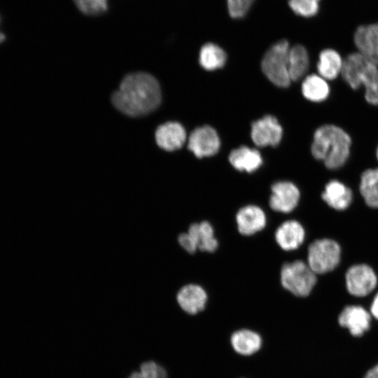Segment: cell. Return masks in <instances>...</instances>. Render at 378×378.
Instances as JSON below:
<instances>
[{
  "label": "cell",
  "instance_id": "1",
  "mask_svg": "<svg viewBox=\"0 0 378 378\" xmlns=\"http://www.w3.org/2000/svg\"><path fill=\"white\" fill-rule=\"evenodd\" d=\"M114 106L122 113L139 117L155 110L161 102L158 80L146 72L127 75L111 97Z\"/></svg>",
  "mask_w": 378,
  "mask_h": 378
},
{
  "label": "cell",
  "instance_id": "2",
  "mask_svg": "<svg viewBox=\"0 0 378 378\" xmlns=\"http://www.w3.org/2000/svg\"><path fill=\"white\" fill-rule=\"evenodd\" d=\"M351 145V139L343 129L324 125L314 134L311 152L315 159L323 161L328 169H337L347 161Z\"/></svg>",
  "mask_w": 378,
  "mask_h": 378
},
{
  "label": "cell",
  "instance_id": "3",
  "mask_svg": "<svg viewBox=\"0 0 378 378\" xmlns=\"http://www.w3.org/2000/svg\"><path fill=\"white\" fill-rule=\"evenodd\" d=\"M341 75L353 90L363 85L365 100L378 105V66L360 52H352L343 61Z\"/></svg>",
  "mask_w": 378,
  "mask_h": 378
},
{
  "label": "cell",
  "instance_id": "4",
  "mask_svg": "<svg viewBox=\"0 0 378 378\" xmlns=\"http://www.w3.org/2000/svg\"><path fill=\"white\" fill-rule=\"evenodd\" d=\"M289 50L286 40L279 41L266 51L261 62L265 75L278 87L286 88L291 81L288 72Z\"/></svg>",
  "mask_w": 378,
  "mask_h": 378
},
{
  "label": "cell",
  "instance_id": "5",
  "mask_svg": "<svg viewBox=\"0 0 378 378\" xmlns=\"http://www.w3.org/2000/svg\"><path fill=\"white\" fill-rule=\"evenodd\" d=\"M280 280L283 287L292 294L306 297L315 286L316 276L307 263L298 260L283 265Z\"/></svg>",
  "mask_w": 378,
  "mask_h": 378
},
{
  "label": "cell",
  "instance_id": "6",
  "mask_svg": "<svg viewBox=\"0 0 378 378\" xmlns=\"http://www.w3.org/2000/svg\"><path fill=\"white\" fill-rule=\"evenodd\" d=\"M340 253V246L335 241L318 239L309 246L307 264L316 274L327 273L337 266Z\"/></svg>",
  "mask_w": 378,
  "mask_h": 378
},
{
  "label": "cell",
  "instance_id": "7",
  "mask_svg": "<svg viewBox=\"0 0 378 378\" xmlns=\"http://www.w3.org/2000/svg\"><path fill=\"white\" fill-rule=\"evenodd\" d=\"M178 241L190 253H194L197 249L214 252L218 245L213 227L206 220L190 225L188 232L181 233L178 236Z\"/></svg>",
  "mask_w": 378,
  "mask_h": 378
},
{
  "label": "cell",
  "instance_id": "8",
  "mask_svg": "<svg viewBox=\"0 0 378 378\" xmlns=\"http://www.w3.org/2000/svg\"><path fill=\"white\" fill-rule=\"evenodd\" d=\"M377 282L374 272L367 265H353L346 274L347 290L355 296L363 297L368 295L374 290Z\"/></svg>",
  "mask_w": 378,
  "mask_h": 378
},
{
  "label": "cell",
  "instance_id": "9",
  "mask_svg": "<svg viewBox=\"0 0 378 378\" xmlns=\"http://www.w3.org/2000/svg\"><path fill=\"white\" fill-rule=\"evenodd\" d=\"M220 141L217 132L211 126L195 129L188 138V148L197 158L215 155L219 150Z\"/></svg>",
  "mask_w": 378,
  "mask_h": 378
},
{
  "label": "cell",
  "instance_id": "10",
  "mask_svg": "<svg viewBox=\"0 0 378 378\" xmlns=\"http://www.w3.org/2000/svg\"><path fill=\"white\" fill-rule=\"evenodd\" d=\"M282 135L283 129L273 115H267L251 125V136L258 146H276L280 143Z\"/></svg>",
  "mask_w": 378,
  "mask_h": 378
},
{
  "label": "cell",
  "instance_id": "11",
  "mask_svg": "<svg viewBox=\"0 0 378 378\" xmlns=\"http://www.w3.org/2000/svg\"><path fill=\"white\" fill-rule=\"evenodd\" d=\"M269 204L275 211L289 213L298 205L300 191L297 186L289 181H278L272 186Z\"/></svg>",
  "mask_w": 378,
  "mask_h": 378
},
{
  "label": "cell",
  "instance_id": "12",
  "mask_svg": "<svg viewBox=\"0 0 378 378\" xmlns=\"http://www.w3.org/2000/svg\"><path fill=\"white\" fill-rule=\"evenodd\" d=\"M354 41L358 52L378 66V22L358 27Z\"/></svg>",
  "mask_w": 378,
  "mask_h": 378
},
{
  "label": "cell",
  "instance_id": "13",
  "mask_svg": "<svg viewBox=\"0 0 378 378\" xmlns=\"http://www.w3.org/2000/svg\"><path fill=\"white\" fill-rule=\"evenodd\" d=\"M236 222L239 232L243 235L249 236L265 227L266 216L259 206L247 205L238 211Z\"/></svg>",
  "mask_w": 378,
  "mask_h": 378
},
{
  "label": "cell",
  "instance_id": "14",
  "mask_svg": "<svg viewBox=\"0 0 378 378\" xmlns=\"http://www.w3.org/2000/svg\"><path fill=\"white\" fill-rule=\"evenodd\" d=\"M155 139L161 148L173 151L182 147L186 140V132L180 123L168 122L158 127Z\"/></svg>",
  "mask_w": 378,
  "mask_h": 378
},
{
  "label": "cell",
  "instance_id": "15",
  "mask_svg": "<svg viewBox=\"0 0 378 378\" xmlns=\"http://www.w3.org/2000/svg\"><path fill=\"white\" fill-rule=\"evenodd\" d=\"M341 326L347 328L354 336H361L370 328V316L360 306L346 307L339 316Z\"/></svg>",
  "mask_w": 378,
  "mask_h": 378
},
{
  "label": "cell",
  "instance_id": "16",
  "mask_svg": "<svg viewBox=\"0 0 378 378\" xmlns=\"http://www.w3.org/2000/svg\"><path fill=\"white\" fill-rule=\"evenodd\" d=\"M176 299L183 311L194 315L204 309L207 301V295L199 285L188 284L179 290Z\"/></svg>",
  "mask_w": 378,
  "mask_h": 378
},
{
  "label": "cell",
  "instance_id": "17",
  "mask_svg": "<svg viewBox=\"0 0 378 378\" xmlns=\"http://www.w3.org/2000/svg\"><path fill=\"white\" fill-rule=\"evenodd\" d=\"M304 230L297 220H290L283 223L275 232L278 245L285 251L295 250L304 241Z\"/></svg>",
  "mask_w": 378,
  "mask_h": 378
},
{
  "label": "cell",
  "instance_id": "18",
  "mask_svg": "<svg viewBox=\"0 0 378 378\" xmlns=\"http://www.w3.org/2000/svg\"><path fill=\"white\" fill-rule=\"evenodd\" d=\"M229 161L236 169L248 173L255 172L262 164L259 151L244 146L233 150L230 153Z\"/></svg>",
  "mask_w": 378,
  "mask_h": 378
},
{
  "label": "cell",
  "instance_id": "19",
  "mask_svg": "<svg viewBox=\"0 0 378 378\" xmlns=\"http://www.w3.org/2000/svg\"><path fill=\"white\" fill-rule=\"evenodd\" d=\"M322 198L332 208L344 210L351 202L352 192L340 181L332 180L326 184Z\"/></svg>",
  "mask_w": 378,
  "mask_h": 378
},
{
  "label": "cell",
  "instance_id": "20",
  "mask_svg": "<svg viewBox=\"0 0 378 378\" xmlns=\"http://www.w3.org/2000/svg\"><path fill=\"white\" fill-rule=\"evenodd\" d=\"M234 350L244 356H250L258 351L262 345V339L257 332L242 329L232 333L230 338Z\"/></svg>",
  "mask_w": 378,
  "mask_h": 378
},
{
  "label": "cell",
  "instance_id": "21",
  "mask_svg": "<svg viewBox=\"0 0 378 378\" xmlns=\"http://www.w3.org/2000/svg\"><path fill=\"white\" fill-rule=\"evenodd\" d=\"M343 61L340 55L335 50L327 48L319 54L317 69L322 78L333 80L341 74Z\"/></svg>",
  "mask_w": 378,
  "mask_h": 378
},
{
  "label": "cell",
  "instance_id": "22",
  "mask_svg": "<svg viewBox=\"0 0 378 378\" xmlns=\"http://www.w3.org/2000/svg\"><path fill=\"white\" fill-rule=\"evenodd\" d=\"M303 96L313 102L326 100L330 94V87L326 80L317 74L307 76L302 83Z\"/></svg>",
  "mask_w": 378,
  "mask_h": 378
},
{
  "label": "cell",
  "instance_id": "23",
  "mask_svg": "<svg viewBox=\"0 0 378 378\" xmlns=\"http://www.w3.org/2000/svg\"><path fill=\"white\" fill-rule=\"evenodd\" d=\"M309 65L306 48L300 44L290 48L288 53V72L291 80H298L307 73Z\"/></svg>",
  "mask_w": 378,
  "mask_h": 378
},
{
  "label": "cell",
  "instance_id": "24",
  "mask_svg": "<svg viewBox=\"0 0 378 378\" xmlns=\"http://www.w3.org/2000/svg\"><path fill=\"white\" fill-rule=\"evenodd\" d=\"M359 188L365 203L370 207L378 208V168L363 172Z\"/></svg>",
  "mask_w": 378,
  "mask_h": 378
},
{
  "label": "cell",
  "instance_id": "25",
  "mask_svg": "<svg viewBox=\"0 0 378 378\" xmlns=\"http://www.w3.org/2000/svg\"><path fill=\"white\" fill-rule=\"evenodd\" d=\"M226 59L225 52L215 43H205L200 49L199 62L206 70L213 71L223 67Z\"/></svg>",
  "mask_w": 378,
  "mask_h": 378
},
{
  "label": "cell",
  "instance_id": "26",
  "mask_svg": "<svg viewBox=\"0 0 378 378\" xmlns=\"http://www.w3.org/2000/svg\"><path fill=\"white\" fill-rule=\"evenodd\" d=\"M127 378H167V372L158 363L150 360L143 363L139 370L133 372Z\"/></svg>",
  "mask_w": 378,
  "mask_h": 378
},
{
  "label": "cell",
  "instance_id": "27",
  "mask_svg": "<svg viewBox=\"0 0 378 378\" xmlns=\"http://www.w3.org/2000/svg\"><path fill=\"white\" fill-rule=\"evenodd\" d=\"M320 1L288 0V5L295 14L304 18H310L318 13Z\"/></svg>",
  "mask_w": 378,
  "mask_h": 378
},
{
  "label": "cell",
  "instance_id": "28",
  "mask_svg": "<svg viewBox=\"0 0 378 378\" xmlns=\"http://www.w3.org/2000/svg\"><path fill=\"white\" fill-rule=\"evenodd\" d=\"M78 9L87 15H98L108 9V0H73Z\"/></svg>",
  "mask_w": 378,
  "mask_h": 378
},
{
  "label": "cell",
  "instance_id": "29",
  "mask_svg": "<svg viewBox=\"0 0 378 378\" xmlns=\"http://www.w3.org/2000/svg\"><path fill=\"white\" fill-rule=\"evenodd\" d=\"M230 15L233 18H241L248 11L254 0H227Z\"/></svg>",
  "mask_w": 378,
  "mask_h": 378
},
{
  "label": "cell",
  "instance_id": "30",
  "mask_svg": "<svg viewBox=\"0 0 378 378\" xmlns=\"http://www.w3.org/2000/svg\"><path fill=\"white\" fill-rule=\"evenodd\" d=\"M372 314L378 319V293L374 298L373 302L371 306Z\"/></svg>",
  "mask_w": 378,
  "mask_h": 378
},
{
  "label": "cell",
  "instance_id": "31",
  "mask_svg": "<svg viewBox=\"0 0 378 378\" xmlns=\"http://www.w3.org/2000/svg\"><path fill=\"white\" fill-rule=\"evenodd\" d=\"M364 378H378V364L369 370Z\"/></svg>",
  "mask_w": 378,
  "mask_h": 378
},
{
  "label": "cell",
  "instance_id": "32",
  "mask_svg": "<svg viewBox=\"0 0 378 378\" xmlns=\"http://www.w3.org/2000/svg\"><path fill=\"white\" fill-rule=\"evenodd\" d=\"M6 38L4 34L0 31V43H2Z\"/></svg>",
  "mask_w": 378,
  "mask_h": 378
},
{
  "label": "cell",
  "instance_id": "33",
  "mask_svg": "<svg viewBox=\"0 0 378 378\" xmlns=\"http://www.w3.org/2000/svg\"><path fill=\"white\" fill-rule=\"evenodd\" d=\"M376 156H377V160H378V146H377V150H376Z\"/></svg>",
  "mask_w": 378,
  "mask_h": 378
}]
</instances>
